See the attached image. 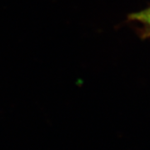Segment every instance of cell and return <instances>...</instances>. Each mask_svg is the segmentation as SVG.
Returning a JSON list of instances; mask_svg holds the SVG:
<instances>
[{
  "label": "cell",
  "mask_w": 150,
  "mask_h": 150,
  "mask_svg": "<svg viewBox=\"0 0 150 150\" xmlns=\"http://www.w3.org/2000/svg\"><path fill=\"white\" fill-rule=\"evenodd\" d=\"M131 18L136 21H139L147 25L150 28V8L141 11L139 13H134L131 16Z\"/></svg>",
  "instance_id": "obj_1"
}]
</instances>
